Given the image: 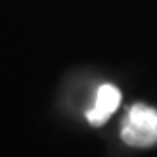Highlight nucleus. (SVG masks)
Instances as JSON below:
<instances>
[{
    "mask_svg": "<svg viewBox=\"0 0 157 157\" xmlns=\"http://www.w3.org/2000/svg\"><path fill=\"white\" fill-rule=\"evenodd\" d=\"M121 136L124 143L147 148L157 143V110L145 103H136L124 117Z\"/></svg>",
    "mask_w": 157,
    "mask_h": 157,
    "instance_id": "obj_1",
    "label": "nucleus"
},
{
    "mask_svg": "<svg viewBox=\"0 0 157 157\" xmlns=\"http://www.w3.org/2000/svg\"><path fill=\"white\" fill-rule=\"evenodd\" d=\"M121 103V91L112 84H103L96 93V101L93 108L87 110L86 117L93 126H103L107 122L110 115L117 110Z\"/></svg>",
    "mask_w": 157,
    "mask_h": 157,
    "instance_id": "obj_2",
    "label": "nucleus"
}]
</instances>
